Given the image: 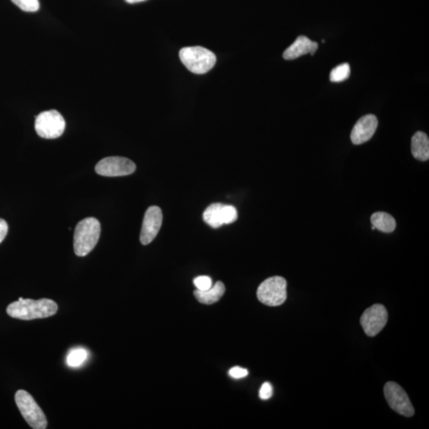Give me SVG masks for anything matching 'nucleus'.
I'll use <instances>...</instances> for the list:
<instances>
[{
	"label": "nucleus",
	"instance_id": "5701e85b",
	"mask_svg": "<svg viewBox=\"0 0 429 429\" xmlns=\"http://www.w3.org/2000/svg\"><path fill=\"white\" fill-rule=\"evenodd\" d=\"M8 231V225L4 219H0V244L3 241L5 237L7 236Z\"/></svg>",
	"mask_w": 429,
	"mask_h": 429
},
{
	"label": "nucleus",
	"instance_id": "0eeeda50",
	"mask_svg": "<svg viewBox=\"0 0 429 429\" xmlns=\"http://www.w3.org/2000/svg\"><path fill=\"white\" fill-rule=\"evenodd\" d=\"M384 394L391 408L398 414L411 417L415 411L407 393L402 387L393 382H389L384 387Z\"/></svg>",
	"mask_w": 429,
	"mask_h": 429
},
{
	"label": "nucleus",
	"instance_id": "f257e3e1",
	"mask_svg": "<svg viewBox=\"0 0 429 429\" xmlns=\"http://www.w3.org/2000/svg\"><path fill=\"white\" fill-rule=\"evenodd\" d=\"M58 309V304L50 299L42 298L36 301L20 297L18 302L9 304L7 313L13 318L31 320L52 317Z\"/></svg>",
	"mask_w": 429,
	"mask_h": 429
},
{
	"label": "nucleus",
	"instance_id": "9d476101",
	"mask_svg": "<svg viewBox=\"0 0 429 429\" xmlns=\"http://www.w3.org/2000/svg\"><path fill=\"white\" fill-rule=\"evenodd\" d=\"M238 212L233 205L214 203L206 208L203 219L212 228H218L224 224H230L236 221Z\"/></svg>",
	"mask_w": 429,
	"mask_h": 429
},
{
	"label": "nucleus",
	"instance_id": "4be33fe9",
	"mask_svg": "<svg viewBox=\"0 0 429 429\" xmlns=\"http://www.w3.org/2000/svg\"><path fill=\"white\" fill-rule=\"evenodd\" d=\"M228 374L231 377L235 378V380H240V378L245 377L248 375V370L240 368V366H235V368L229 370Z\"/></svg>",
	"mask_w": 429,
	"mask_h": 429
},
{
	"label": "nucleus",
	"instance_id": "1a4fd4ad",
	"mask_svg": "<svg viewBox=\"0 0 429 429\" xmlns=\"http://www.w3.org/2000/svg\"><path fill=\"white\" fill-rule=\"evenodd\" d=\"M387 321V310L380 304H374L366 309L360 319L366 334L370 337L377 336L386 326Z\"/></svg>",
	"mask_w": 429,
	"mask_h": 429
},
{
	"label": "nucleus",
	"instance_id": "39448f33",
	"mask_svg": "<svg viewBox=\"0 0 429 429\" xmlns=\"http://www.w3.org/2000/svg\"><path fill=\"white\" fill-rule=\"evenodd\" d=\"M287 281L280 276L265 280L257 290L258 301L267 306H281L287 298Z\"/></svg>",
	"mask_w": 429,
	"mask_h": 429
},
{
	"label": "nucleus",
	"instance_id": "4468645a",
	"mask_svg": "<svg viewBox=\"0 0 429 429\" xmlns=\"http://www.w3.org/2000/svg\"><path fill=\"white\" fill-rule=\"evenodd\" d=\"M412 155L416 159L426 162L429 159V139L425 132H417L412 138Z\"/></svg>",
	"mask_w": 429,
	"mask_h": 429
},
{
	"label": "nucleus",
	"instance_id": "a211bd4d",
	"mask_svg": "<svg viewBox=\"0 0 429 429\" xmlns=\"http://www.w3.org/2000/svg\"><path fill=\"white\" fill-rule=\"evenodd\" d=\"M351 75V68L348 63H343L334 68L330 73L332 82H342L346 81Z\"/></svg>",
	"mask_w": 429,
	"mask_h": 429
},
{
	"label": "nucleus",
	"instance_id": "9b49d317",
	"mask_svg": "<svg viewBox=\"0 0 429 429\" xmlns=\"http://www.w3.org/2000/svg\"><path fill=\"white\" fill-rule=\"evenodd\" d=\"M163 214L157 206H151L146 210L141 230L140 241L143 245H148L159 234L162 224Z\"/></svg>",
	"mask_w": 429,
	"mask_h": 429
},
{
	"label": "nucleus",
	"instance_id": "aec40b11",
	"mask_svg": "<svg viewBox=\"0 0 429 429\" xmlns=\"http://www.w3.org/2000/svg\"><path fill=\"white\" fill-rule=\"evenodd\" d=\"M194 285L197 290L205 291L212 286V281L208 276H199L194 279Z\"/></svg>",
	"mask_w": 429,
	"mask_h": 429
},
{
	"label": "nucleus",
	"instance_id": "6e6552de",
	"mask_svg": "<svg viewBox=\"0 0 429 429\" xmlns=\"http://www.w3.org/2000/svg\"><path fill=\"white\" fill-rule=\"evenodd\" d=\"M95 171L101 176L122 177L134 173L136 166L127 157H107L97 164Z\"/></svg>",
	"mask_w": 429,
	"mask_h": 429
},
{
	"label": "nucleus",
	"instance_id": "ddd939ff",
	"mask_svg": "<svg viewBox=\"0 0 429 429\" xmlns=\"http://www.w3.org/2000/svg\"><path fill=\"white\" fill-rule=\"evenodd\" d=\"M318 47L319 45L318 42L310 40L306 36H299L295 43L286 49L283 54V58L286 60H295L307 54L313 56L318 49Z\"/></svg>",
	"mask_w": 429,
	"mask_h": 429
},
{
	"label": "nucleus",
	"instance_id": "20e7f679",
	"mask_svg": "<svg viewBox=\"0 0 429 429\" xmlns=\"http://www.w3.org/2000/svg\"><path fill=\"white\" fill-rule=\"evenodd\" d=\"M15 403L22 416L33 429L47 428V419L31 395L20 389L15 393Z\"/></svg>",
	"mask_w": 429,
	"mask_h": 429
},
{
	"label": "nucleus",
	"instance_id": "f3484780",
	"mask_svg": "<svg viewBox=\"0 0 429 429\" xmlns=\"http://www.w3.org/2000/svg\"><path fill=\"white\" fill-rule=\"evenodd\" d=\"M88 353L86 349L76 348L72 350V351L68 354L66 362L68 366L71 368H78L86 362L88 359Z\"/></svg>",
	"mask_w": 429,
	"mask_h": 429
},
{
	"label": "nucleus",
	"instance_id": "dca6fc26",
	"mask_svg": "<svg viewBox=\"0 0 429 429\" xmlns=\"http://www.w3.org/2000/svg\"><path fill=\"white\" fill-rule=\"evenodd\" d=\"M371 224L375 228L385 233H391L396 228L394 218L387 212H377L372 214Z\"/></svg>",
	"mask_w": 429,
	"mask_h": 429
},
{
	"label": "nucleus",
	"instance_id": "f8f14e48",
	"mask_svg": "<svg viewBox=\"0 0 429 429\" xmlns=\"http://www.w3.org/2000/svg\"><path fill=\"white\" fill-rule=\"evenodd\" d=\"M377 118L374 115H366L360 118L352 129V142L361 145L368 142L375 134L377 127Z\"/></svg>",
	"mask_w": 429,
	"mask_h": 429
},
{
	"label": "nucleus",
	"instance_id": "6ab92c4d",
	"mask_svg": "<svg viewBox=\"0 0 429 429\" xmlns=\"http://www.w3.org/2000/svg\"><path fill=\"white\" fill-rule=\"evenodd\" d=\"M11 1L26 13H36L40 8L38 0H11Z\"/></svg>",
	"mask_w": 429,
	"mask_h": 429
},
{
	"label": "nucleus",
	"instance_id": "f03ea898",
	"mask_svg": "<svg viewBox=\"0 0 429 429\" xmlns=\"http://www.w3.org/2000/svg\"><path fill=\"white\" fill-rule=\"evenodd\" d=\"M100 231V223L94 217L84 219L77 224L73 237V246L77 256H86L94 249L99 241Z\"/></svg>",
	"mask_w": 429,
	"mask_h": 429
},
{
	"label": "nucleus",
	"instance_id": "b1692460",
	"mask_svg": "<svg viewBox=\"0 0 429 429\" xmlns=\"http://www.w3.org/2000/svg\"><path fill=\"white\" fill-rule=\"evenodd\" d=\"M125 1L128 3H137L140 2H144L146 0H125Z\"/></svg>",
	"mask_w": 429,
	"mask_h": 429
},
{
	"label": "nucleus",
	"instance_id": "412c9836",
	"mask_svg": "<svg viewBox=\"0 0 429 429\" xmlns=\"http://www.w3.org/2000/svg\"><path fill=\"white\" fill-rule=\"evenodd\" d=\"M273 395V387L270 382H265L259 391V398L262 400H268Z\"/></svg>",
	"mask_w": 429,
	"mask_h": 429
},
{
	"label": "nucleus",
	"instance_id": "423d86ee",
	"mask_svg": "<svg viewBox=\"0 0 429 429\" xmlns=\"http://www.w3.org/2000/svg\"><path fill=\"white\" fill-rule=\"evenodd\" d=\"M35 127L37 134L43 139H58L65 132V118L56 110L43 111L36 117Z\"/></svg>",
	"mask_w": 429,
	"mask_h": 429
},
{
	"label": "nucleus",
	"instance_id": "7ed1b4c3",
	"mask_svg": "<svg viewBox=\"0 0 429 429\" xmlns=\"http://www.w3.org/2000/svg\"><path fill=\"white\" fill-rule=\"evenodd\" d=\"M179 56L184 65L196 75H205L217 63V56L211 50L202 47L182 48Z\"/></svg>",
	"mask_w": 429,
	"mask_h": 429
},
{
	"label": "nucleus",
	"instance_id": "2eb2a0df",
	"mask_svg": "<svg viewBox=\"0 0 429 429\" xmlns=\"http://www.w3.org/2000/svg\"><path fill=\"white\" fill-rule=\"evenodd\" d=\"M225 292V286L222 281H217L210 290L205 291L195 290L196 300L204 304H212L221 299Z\"/></svg>",
	"mask_w": 429,
	"mask_h": 429
}]
</instances>
